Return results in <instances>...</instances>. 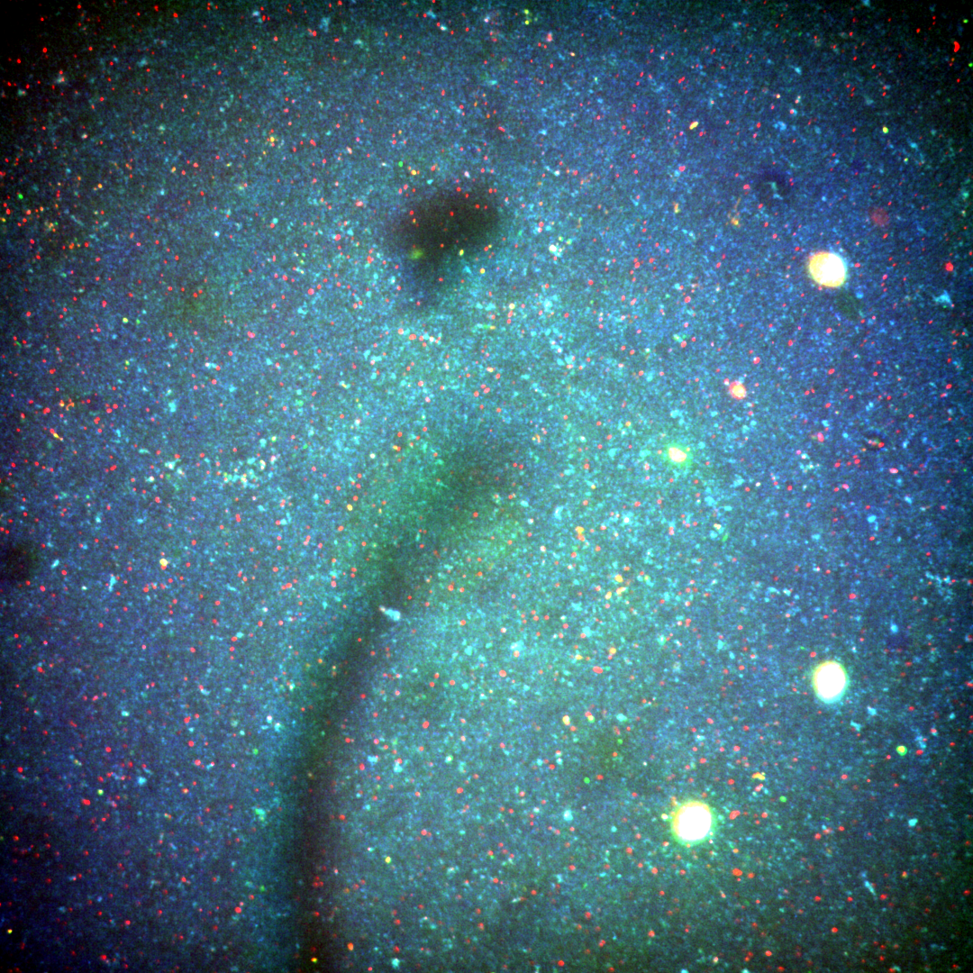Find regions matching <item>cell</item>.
Segmentation results:
<instances>
[{
  "mask_svg": "<svg viewBox=\"0 0 973 973\" xmlns=\"http://www.w3.org/2000/svg\"><path fill=\"white\" fill-rule=\"evenodd\" d=\"M718 820L714 810L706 803L690 799L681 803L671 817V831L681 844H700L714 835Z\"/></svg>",
  "mask_w": 973,
  "mask_h": 973,
  "instance_id": "cell-1",
  "label": "cell"
},
{
  "mask_svg": "<svg viewBox=\"0 0 973 973\" xmlns=\"http://www.w3.org/2000/svg\"><path fill=\"white\" fill-rule=\"evenodd\" d=\"M813 686L819 699L825 703L836 702L846 692L847 673L844 668L836 661L823 662L814 670Z\"/></svg>",
  "mask_w": 973,
  "mask_h": 973,
  "instance_id": "cell-2",
  "label": "cell"
},
{
  "mask_svg": "<svg viewBox=\"0 0 973 973\" xmlns=\"http://www.w3.org/2000/svg\"><path fill=\"white\" fill-rule=\"evenodd\" d=\"M812 273L819 283L829 286H838L845 280L846 266L840 256L823 253L814 259Z\"/></svg>",
  "mask_w": 973,
  "mask_h": 973,
  "instance_id": "cell-3",
  "label": "cell"
},
{
  "mask_svg": "<svg viewBox=\"0 0 973 973\" xmlns=\"http://www.w3.org/2000/svg\"><path fill=\"white\" fill-rule=\"evenodd\" d=\"M664 456L670 466L677 468H688L693 460V454L689 449L677 442H671L667 446Z\"/></svg>",
  "mask_w": 973,
  "mask_h": 973,
  "instance_id": "cell-4",
  "label": "cell"
}]
</instances>
